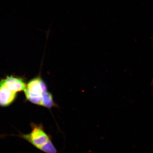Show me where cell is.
Masks as SVG:
<instances>
[{"mask_svg":"<svg viewBox=\"0 0 153 153\" xmlns=\"http://www.w3.org/2000/svg\"><path fill=\"white\" fill-rule=\"evenodd\" d=\"M31 131L29 133H21L19 136L35 148L45 153H58L53 145L51 135L46 132L43 124L31 122Z\"/></svg>","mask_w":153,"mask_h":153,"instance_id":"obj_1","label":"cell"},{"mask_svg":"<svg viewBox=\"0 0 153 153\" xmlns=\"http://www.w3.org/2000/svg\"><path fill=\"white\" fill-rule=\"evenodd\" d=\"M24 91L28 101L42 106L43 95L47 92V88L43 80L40 77H37L28 82Z\"/></svg>","mask_w":153,"mask_h":153,"instance_id":"obj_2","label":"cell"},{"mask_svg":"<svg viewBox=\"0 0 153 153\" xmlns=\"http://www.w3.org/2000/svg\"><path fill=\"white\" fill-rule=\"evenodd\" d=\"M16 96V93L7 88L2 80L0 82V106H9L14 101Z\"/></svg>","mask_w":153,"mask_h":153,"instance_id":"obj_3","label":"cell"},{"mask_svg":"<svg viewBox=\"0 0 153 153\" xmlns=\"http://www.w3.org/2000/svg\"><path fill=\"white\" fill-rule=\"evenodd\" d=\"M6 87L13 92L16 93L18 92L25 90L26 85L23 79L20 78L7 76L6 79L2 80Z\"/></svg>","mask_w":153,"mask_h":153,"instance_id":"obj_4","label":"cell"},{"mask_svg":"<svg viewBox=\"0 0 153 153\" xmlns=\"http://www.w3.org/2000/svg\"><path fill=\"white\" fill-rule=\"evenodd\" d=\"M42 106L50 109L53 107H56L53 101L52 95L50 93H46L43 95Z\"/></svg>","mask_w":153,"mask_h":153,"instance_id":"obj_5","label":"cell"}]
</instances>
